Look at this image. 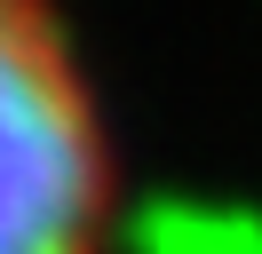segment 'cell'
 <instances>
[{"label": "cell", "instance_id": "cell-1", "mask_svg": "<svg viewBox=\"0 0 262 254\" xmlns=\"http://www.w3.org/2000/svg\"><path fill=\"white\" fill-rule=\"evenodd\" d=\"M119 143L72 16L0 0V254H112Z\"/></svg>", "mask_w": 262, "mask_h": 254}]
</instances>
